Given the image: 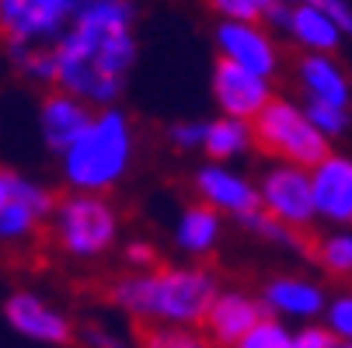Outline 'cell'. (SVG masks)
Listing matches in <instances>:
<instances>
[{
	"instance_id": "cell-24",
	"label": "cell",
	"mask_w": 352,
	"mask_h": 348,
	"mask_svg": "<svg viewBox=\"0 0 352 348\" xmlns=\"http://www.w3.org/2000/svg\"><path fill=\"white\" fill-rule=\"evenodd\" d=\"M11 202H25V206L35 209L42 220H53V213H56V206H60V195L49 188V185L28 178V174L11 171Z\"/></svg>"
},
{
	"instance_id": "cell-29",
	"label": "cell",
	"mask_w": 352,
	"mask_h": 348,
	"mask_svg": "<svg viewBox=\"0 0 352 348\" xmlns=\"http://www.w3.org/2000/svg\"><path fill=\"white\" fill-rule=\"evenodd\" d=\"M324 327L338 338L352 345V289H342L331 296V303L324 310Z\"/></svg>"
},
{
	"instance_id": "cell-34",
	"label": "cell",
	"mask_w": 352,
	"mask_h": 348,
	"mask_svg": "<svg viewBox=\"0 0 352 348\" xmlns=\"http://www.w3.org/2000/svg\"><path fill=\"white\" fill-rule=\"evenodd\" d=\"M335 334L324 324H304L293 331V348H335Z\"/></svg>"
},
{
	"instance_id": "cell-33",
	"label": "cell",
	"mask_w": 352,
	"mask_h": 348,
	"mask_svg": "<svg viewBox=\"0 0 352 348\" xmlns=\"http://www.w3.org/2000/svg\"><path fill=\"white\" fill-rule=\"evenodd\" d=\"M122 262L129 272H150V268H157V251L146 240H133L122 247Z\"/></svg>"
},
{
	"instance_id": "cell-21",
	"label": "cell",
	"mask_w": 352,
	"mask_h": 348,
	"mask_svg": "<svg viewBox=\"0 0 352 348\" xmlns=\"http://www.w3.org/2000/svg\"><path fill=\"white\" fill-rule=\"evenodd\" d=\"M241 227L251 233V237H258V240H265V244H272V247H283V251H289V255H307V258H314V244H307V237H304V230H293V227H286V223H279L276 216H269V213H251L248 220H241Z\"/></svg>"
},
{
	"instance_id": "cell-13",
	"label": "cell",
	"mask_w": 352,
	"mask_h": 348,
	"mask_svg": "<svg viewBox=\"0 0 352 348\" xmlns=\"http://www.w3.org/2000/svg\"><path fill=\"white\" fill-rule=\"evenodd\" d=\"M258 296H262L269 317H276V321H304V324H314L318 317H324V310L331 303L324 286L307 279V275H272L258 289Z\"/></svg>"
},
{
	"instance_id": "cell-35",
	"label": "cell",
	"mask_w": 352,
	"mask_h": 348,
	"mask_svg": "<svg viewBox=\"0 0 352 348\" xmlns=\"http://www.w3.org/2000/svg\"><path fill=\"white\" fill-rule=\"evenodd\" d=\"M11 202V171L0 167V209Z\"/></svg>"
},
{
	"instance_id": "cell-18",
	"label": "cell",
	"mask_w": 352,
	"mask_h": 348,
	"mask_svg": "<svg viewBox=\"0 0 352 348\" xmlns=\"http://www.w3.org/2000/svg\"><path fill=\"white\" fill-rule=\"evenodd\" d=\"M289 42L300 45V53H318V56H335V49L342 45V28L314 4H293L289 18Z\"/></svg>"
},
{
	"instance_id": "cell-9",
	"label": "cell",
	"mask_w": 352,
	"mask_h": 348,
	"mask_svg": "<svg viewBox=\"0 0 352 348\" xmlns=\"http://www.w3.org/2000/svg\"><path fill=\"white\" fill-rule=\"evenodd\" d=\"M213 42L220 60H230L251 73L272 80L279 73V42L262 21H217Z\"/></svg>"
},
{
	"instance_id": "cell-32",
	"label": "cell",
	"mask_w": 352,
	"mask_h": 348,
	"mask_svg": "<svg viewBox=\"0 0 352 348\" xmlns=\"http://www.w3.org/2000/svg\"><path fill=\"white\" fill-rule=\"evenodd\" d=\"M286 4H314V8H321L342 28V35L352 38V0H286Z\"/></svg>"
},
{
	"instance_id": "cell-26",
	"label": "cell",
	"mask_w": 352,
	"mask_h": 348,
	"mask_svg": "<svg viewBox=\"0 0 352 348\" xmlns=\"http://www.w3.org/2000/svg\"><path fill=\"white\" fill-rule=\"evenodd\" d=\"M307 119L314 122V129L331 143V139H342L349 129H352V108H335V105H318V102H307Z\"/></svg>"
},
{
	"instance_id": "cell-20",
	"label": "cell",
	"mask_w": 352,
	"mask_h": 348,
	"mask_svg": "<svg viewBox=\"0 0 352 348\" xmlns=\"http://www.w3.org/2000/svg\"><path fill=\"white\" fill-rule=\"evenodd\" d=\"M4 56L11 63V70L18 77H25L28 84H38V87H49L56 91V49L53 45H4Z\"/></svg>"
},
{
	"instance_id": "cell-37",
	"label": "cell",
	"mask_w": 352,
	"mask_h": 348,
	"mask_svg": "<svg viewBox=\"0 0 352 348\" xmlns=\"http://www.w3.org/2000/svg\"><path fill=\"white\" fill-rule=\"evenodd\" d=\"M335 348H352V345L349 341H335Z\"/></svg>"
},
{
	"instance_id": "cell-14",
	"label": "cell",
	"mask_w": 352,
	"mask_h": 348,
	"mask_svg": "<svg viewBox=\"0 0 352 348\" xmlns=\"http://www.w3.org/2000/svg\"><path fill=\"white\" fill-rule=\"evenodd\" d=\"M91 119H94V108L84 105L80 97L67 91H49L38 105V136L45 143V150L63 157L80 139V132L91 126Z\"/></svg>"
},
{
	"instance_id": "cell-1",
	"label": "cell",
	"mask_w": 352,
	"mask_h": 348,
	"mask_svg": "<svg viewBox=\"0 0 352 348\" xmlns=\"http://www.w3.org/2000/svg\"><path fill=\"white\" fill-rule=\"evenodd\" d=\"M136 0H74V21L56 49V91L94 112L116 108L136 67Z\"/></svg>"
},
{
	"instance_id": "cell-7",
	"label": "cell",
	"mask_w": 352,
	"mask_h": 348,
	"mask_svg": "<svg viewBox=\"0 0 352 348\" xmlns=\"http://www.w3.org/2000/svg\"><path fill=\"white\" fill-rule=\"evenodd\" d=\"M74 21V0H0V45H56Z\"/></svg>"
},
{
	"instance_id": "cell-19",
	"label": "cell",
	"mask_w": 352,
	"mask_h": 348,
	"mask_svg": "<svg viewBox=\"0 0 352 348\" xmlns=\"http://www.w3.org/2000/svg\"><path fill=\"white\" fill-rule=\"evenodd\" d=\"M251 150H258V143H255V126H251V122L230 119V115L210 119L203 154H206L213 164H234V161H241V157L251 154Z\"/></svg>"
},
{
	"instance_id": "cell-10",
	"label": "cell",
	"mask_w": 352,
	"mask_h": 348,
	"mask_svg": "<svg viewBox=\"0 0 352 348\" xmlns=\"http://www.w3.org/2000/svg\"><path fill=\"white\" fill-rule=\"evenodd\" d=\"M192 188H195L199 202H206L210 209H217L220 216H230L237 223L262 209L258 185L248 174H241L237 167H230V164H213L210 161L203 167H195Z\"/></svg>"
},
{
	"instance_id": "cell-30",
	"label": "cell",
	"mask_w": 352,
	"mask_h": 348,
	"mask_svg": "<svg viewBox=\"0 0 352 348\" xmlns=\"http://www.w3.org/2000/svg\"><path fill=\"white\" fill-rule=\"evenodd\" d=\"M77 345H84V348H129V341L116 327H109L105 321L80 324L77 327Z\"/></svg>"
},
{
	"instance_id": "cell-28",
	"label": "cell",
	"mask_w": 352,
	"mask_h": 348,
	"mask_svg": "<svg viewBox=\"0 0 352 348\" xmlns=\"http://www.w3.org/2000/svg\"><path fill=\"white\" fill-rule=\"evenodd\" d=\"M237 348H293V331L286 327V321L265 317Z\"/></svg>"
},
{
	"instance_id": "cell-22",
	"label": "cell",
	"mask_w": 352,
	"mask_h": 348,
	"mask_svg": "<svg viewBox=\"0 0 352 348\" xmlns=\"http://www.w3.org/2000/svg\"><path fill=\"white\" fill-rule=\"evenodd\" d=\"M133 341L136 348H213L199 327H175V324H136Z\"/></svg>"
},
{
	"instance_id": "cell-11",
	"label": "cell",
	"mask_w": 352,
	"mask_h": 348,
	"mask_svg": "<svg viewBox=\"0 0 352 348\" xmlns=\"http://www.w3.org/2000/svg\"><path fill=\"white\" fill-rule=\"evenodd\" d=\"M213 102L220 108V115H230V119H244V122H255L272 102H276V91H272V80L251 73L230 60H220L213 63Z\"/></svg>"
},
{
	"instance_id": "cell-31",
	"label": "cell",
	"mask_w": 352,
	"mask_h": 348,
	"mask_svg": "<svg viewBox=\"0 0 352 348\" xmlns=\"http://www.w3.org/2000/svg\"><path fill=\"white\" fill-rule=\"evenodd\" d=\"M220 21H262V8L251 0H206Z\"/></svg>"
},
{
	"instance_id": "cell-27",
	"label": "cell",
	"mask_w": 352,
	"mask_h": 348,
	"mask_svg": "<svg viewBox=\"0 0 352 348\" xmlns=\"http://www.w3.org/2000/svg\"><path fill=\"white\" fill-rule=\"evenodd\" d=\"M206 126L210 119H182V122H171L168 126V143L182 154H195L206 146Z\"/></svg>"
},
{
	"instance_id": "cell-15",
	"label": "cell",
	"mask_w": 352,
	"mask_h": 348,
	"mask_svg": "<svg viewBox=\"0 0 352 348\" xmlns=\"http://www.w3.org/2000/svg\"><path fill=\"white\" fill-rule=\"evenodd\" d=\"M311 178H314L318 220L335 223L338 230H352V157L331 150L311 171Z\"/></svg>"
},
{
	"instance_id": "cell-4",
	"label": "cell",
	"mask_w": 352,
	"mask_h": 348,
	"mask_svg": "<svg viewBox=\"0 0 352 348\" xmlns=\"http://www.w3.org/2000/svg\"><path fill=\"white\" fill-rule=\"evenodd\" d=\"M56 247L74 262H94L105 258L119 244V209L109 202V195L91 192H67L60 195V206L49 220Z\"/></svg>"
},
{
	"instance_id": "cell-6",
	"label": "cell",
	"mask_w": 352,
	"mask_h": 348,
	"mask_svg": "<svg viewBox=\"0 0 352 348\" xmlns=\"http://www.w3.org/2000/svg\"><path fill=\"white\" fill-rule=\"evenodd\" d=\"M258 195H262V213L276 216L279 223L293 230H311L318 223V202H314V178L307 167L272 161L258 174Z\"/></svg>"
},
{
	"instance_id": "cell-17",
	"label": "cell",
	"mask_w": 352,
	"mask_h": 348,
	"mask_svg": "<svg viewBox=\"0 0 352 348\" xmlns=\"http://www.w3.org/2000/svg\"><path fill=\"white\" fill-rule=\"evenodd\" d=\"M223 237V216L206 202H188L175 223V247L188 258H206Z\"/></svg>"
},
{
	"instance_id": "cell-5",
	"label": "cell",
	"mask_w": 352,
	"mask_h": 348,
	"mask_svg": "<svg viewBox=\"0 0 352 348\" xmlns=\"http://www.w3.org/2000/svg\"><path fill=\"white\" fill-rule=\"evenodd\" d=\"M251 126H255L258 150L272 161L314 171L331 154V143L314 129V122L307 119V108L286 102V97H276Z\"/></svg>"
},
{
	"instance_id": "cell-25",
	"label": "cell",
	"mask_w": 352,
	"mask_h": 348,
	"mask_svg": "<svg viewBox=\"0 0 352 348\" xmlns=\"http://www.w3.org/2000/svg\"><path fill=\"white\" fill-rule=\"evenodd\" d=\"M45 220L28 209L25 202H8L4 209H0V244H25L28 237L38 233Z\"/></svg>"
},
{
	"instance_id": "cell-23",
	"label": "cell",
	"mask_w": 352,
	"mask_h": 348,
	"mask_svg": "<svg viewBox=\"0 0 352 348\" xmlns=\"http://www.w3.org/2000/svg\"><path fill=\"white\" fill-rule=\"evenodd\" d=\"M314 262L335 275V279H352V230H331L314 244Z\"/></svg>"
},
{
	"instance_id": "cell-36",
	"label": "cell",
	"mask_w": 352,
	"mask_h": 348,
	"mask_svg": "<svg viewBox=\"0 0 352 348\" xmlns=\"http://www.w3.org/2000/svg\"><path fill=\"white\" fill-rule=\"evenodd\" d=\"M251 4H258V8H262V18H265V11H269V8H276L279 0H251Z\"/></svg>"
},
{
	"instance_id": "cell-3",
	"label": "cell",
	"mask_w": 352,
	"mask_h": 348,
	"mask_svg": "<svg viewBox=\"0 0 352 348\" xmlns=\"http://www.w3.org/2000/svg\"><path fill=\"white\" fill-rule=\"evenodd\" d=\"M136 161V129L133 119L116 105L94 112L80 139L60 157V174L70 192L109 195Z\"/></svg>"
},
{
	"instance_id": "cell-16",
	"label": "cell",
	"mask_w": 352,
	"mask_h": 348,
	"mask_svg": "<svg viewBox=\"0 0 352 348\" xmlns=\"http://www.w3.org/2000/svg\"><path fill=\"white\" fill-rule=\"evenodd\" d=\"M296 84H300V91H304L307 102L335 105V108H352V80H349L345 67L335 56L300 53V60H296Z\"/></svg>"
},
{
	"instance_id": "cell-8",
	"label": "cell",
	"mask_w": 352,
	"mask_h": 348,
	"mask_svg": "<svg viewBox=\"0 0 352 348\" xmlns=\"http://www.w3.org/2000/svg\"><path fill=\"white\" fill-rule=\"evenodd\" d=\"M4 321L11 324L14 334L38 341V345H77V327L70 314L53 307L42 292L35 289H18L4 300Z\"/></svg>"
},
{
	"instance_id": "cell-2",
	"label": "cell",
	"mask_w": 352,
	"mask_h": 348,
	"mask_svg": "<svg viewBox=\"0 0 352 348\" xmlns=\"http://www.w3.org/2000/svg\"><path fill=\"white\" fill-rule=\"evenodd\" d=\"M220 289V279L203 265H157L112 279L109 300L136 324L203 327Z\"/></svg>"
},
{
	"instance_id": "cell-12",
	"label": "cell",
	"mask_w": 352,
	"mask_h": 348,
	"mask_svg": "<svg viewBox=\"0 0 352 348\" xmlns=\"http://www.w3.org/2000/svg\"><path fill=\"white\" fill-rule=\"evenodd\" d=\"M265 317H269V310L258 292L220 289V296L210 307V317L203 324V334L213 348H237Z\"/></svg>"
}]
</instances>
